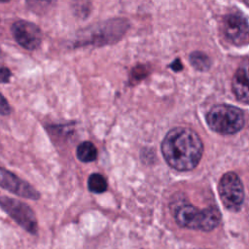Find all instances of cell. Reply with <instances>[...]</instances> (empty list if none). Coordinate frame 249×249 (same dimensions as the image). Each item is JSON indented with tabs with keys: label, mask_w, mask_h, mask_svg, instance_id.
Returning a JSON list of instances; mask_svg holds the SVG:
<instances>
[{
	"label": "cell",
	"mask_w": 249,
	"mask_h": 249,
	"mask_svg": "<svg viewBox=\"0 0 249 249\" xmlns=\"http://www.w3.org/2000/svg\"><path fill=\"white\" fill-rule=\"evenodd\" d=\"M77 158L83 161V162H90L93 161L96 157H97V150L95 146L89 142V141H85L82 142L78 147H77Z\"/></svg>",
	"instance_id": "30bf717a"
},
{
	"label": "cell",
	"mask_w": 249,
	"mask_h": 249,
	"mask_svg": "<svg viewBox=\"0 0 249 249\" xmlns=\"http://www.w3.org/2000/svg\"><path fill=\"white\" fill-rule=\"evenodd\" d=\"M232 91L236 98L247 104L249 101V89H248V76L244 67H240L236 70L232 78Z\"/></svg>",
	"instance_id": "9c48e42d"
},
{
	"label": "cell",
	"mask_w": 249,
	"mask_h": 249,
	"mask_svg": "<svg viewBox=\"0 0 249 249\" xmlns=\"http://www.w3.org/2000/svg\"><path fill=\"white\" fill-rule=\"evenodd\" d=\"M12 33L16 41L24 49L33 51L37 49L42 41L40 28L29 21L19 19L12 25Z\"/></svg>",
	"instance_id": "52a82bcc"
},
{
	"label": "cell",
	"mask_w": 249,
	"mask_h": 249,
	"mask_svg": "<svg viewBox=\"0 0 249 249\" xmlns=\"http://www.w3.org/2000/svg\"><path fill=\"white\" fill-rule=\"evenodd\" d=\"M243 2H244L246 5H248V2H249V0H243Z\"/></svg>",
	"instance_id": "e0dca14e"
},
{
	"label": "cell",
	"mask_w": 249,
	"mask_h": 249,
	"mask_svg": "<svg viewBox=\"0 0 249 249\" xmlns=\"http://www.w3.org/2000/svg\"><path fill=\"white\" fill-rule=\"evenodd\" d=\"M10 78H11L10 70L6 66L0 64V83H8L10 81Z\"/></svg>",
	"instance_id": "9a60e30c"
},
{
	"label": "cell",
	"mask_w": 249,
	"mask_h": 249,
	"mask_svg": "<svg viewBox=\"0 0 249 249\" xmlns=\"http://www.w3.org/2000/svg\"><path fill=\"white\" fill-rule=\"evenodd\" d=\"M208 126L215 132L229 135L239 131L245 124L244 114L238 107L230 104L213 106L206 116Z\"/></svg>",
	"instance_id": "3957f363"
},
{
	"label": "cell",
	"mask_w": 249,
	"mask_h": 249,
	"mask_svg": "<svg viewBox=\"0 0 249 249\" xmlns=\"http://www.w3.org/2000/svg\"><path fill=\"white\" fill-rule=\"evenodd\" d=\"M0 206L20 227L32 234L37 232V221L32 209L25 203L8 196L0 197Z\"/></svg>",
	"instance_id": "5b68a950"
},
{
	"label": "cell",
	"mask_w": 249,
	"mask_h": 249,
	"mask_svg": "<svg viewBox=\"0 0 249 249\" xmlns=\"http://www.w3.org/2000/svg\"><path fill=\"white\" fill-rule=\"evenodd\" d=\"M178 65L180 66V65H182V63H181V61H180V59H176L171 65H170V67L174 70V71H179V70H182V68H180V67H178Z\"/></svg>",
	"instance_id": "2e32d148"
},
{
	"label": "cell",
	"mask_w": 249,
	"mask_h": 249,
	"mask_svg": "<svg viewBox=\"0 0 249 249\" xmlns=\"http://www.w3.org/2000/svg\"><path fill=\"white\" fill-rule=\"evenodd\" d=\"M176 223L183 228L209 231L220 223L221 213L216 206L199 209L192 204L178 205L173 211Z\"/></svg>",
	"instance_id": "7a4b0ae2"
},
{
	"label": "cell",
	"mask_w": 249,
	"mask_h": 249,
	"mask_svg": "<svg viewBox=\"0 0 249 249\" xmlns=\"http://www.w3.org/2000/svg\"><path fill=\"white\" fill-rule=\"evenodd\" d=\"M223 31L226 38L237 46L248 43V20L240 12L228 14L223 19Z\"/></svg>",
	"instance_id": "8992f818"
},
{
	"label": "cell",
	"mask_w": 249,
	"mask_h": 249,
	"mask_svg": "<svg viewBox=\"0 0 249 249\" xmlns=\"http://www.w3.org/2000/svg\"><path fill=\"white\" fill-rule=\"evenodd\" d=\"M7 1H9V0H0V2H7Z\"/></svg>",
	"instance_id": "ac0fdd59"
},
{
	"label": "cell",
	"mask_w": 249,
	"mask_h": 249,
	"mask_svg": "<svg viewBox=\"0 0 249 249\" xmlns=\"http://www.w3.org/2000/svg\"><path fill=\"white\" fill-rule=\"evenodd\" d=\"M191 64L199 71H206L210 68V58L201 52H193L190 54Z\"/></svg>",
	"instance_id": "8fae6325"
},
{
	"label": "cell",
	"mask_w": 249,
	"mask_h": 249,
	"mask_svg": "<svg viewBox=\"0 0 249 249\" xmlns=\"http://www.w3.org/2000/svg\"><path fill=\"white\" fill-rule=\"evenodd\" d=\"M0 186L9 192L25 198L37 199L40 196V194L31 185L2 167H0Z\"/></svg>",
	"instance_id": "ba28073f"
},
{
	"label": "cell",
	"mask_w": 249,
	"mask_h": 249,
	"mask_svg": "<svg viewBox=\"0 0 249 249\" xmlns=\"http://www.w3.org/2000/svg\"><path fill=\"white\" fill-rule=\"evenodd\" d=\"M88 186L90 192L101 194L107 190V182L105 178L98 173H93L89 177Z\"/></svg>",
	"instance_id": "7c38bea8"
},
{
	"label": "cell",
	"mask_w": 249,
	"mask_h": 249,
	"mask_svg": "<svg viewBox=\"0 0 249 249\" xmlns=\"http://www.w3.org/2000/svg\"><path fill=\"white\" fill-rule=\"evenodd\" d=\"M196 249H202V248H196Z\"/></svg>",
	"instance_id": "d6986e66"
},
{
	"label": "cell",
	"mask_w": 249,
	"mask_h": 249,
	"mask_svg": "<svg viewBox=\"0 0 249 249\" xmlns=\"http://www.w3.org/2000/svg\"><path fill=\"white\" fill-rule=\"evenodd\" d=\"M161 153L172 168L188 171L198 164L203 153V144L197 133L191 128L175 127L164 136Z\"/></svg>",
	"instance_id": "6da1fadb"
},
{
	"label": "cell",
	"mask_w": 249,
	"mask_h": 249,
	"mask_svg": "<svg viewBox=\"0 0 249 249\" xmlns=\"http://www.w3.org/2000/svg\"><path fill=\"white\" fill-rule=\"evenodd\" d=\"M11 112L10 105L6 98L0 93V114L1 115H8Z\"/></svg>",
	"instance_id": "5bb4252c"
},
{
	"label": "cell",
	"mask_w": 249,
	"mask_h": 249,
	"mask_svg": "<svg viewBox=\"0 0 249 249\" xmlns=\"http://www.w3.org/2000/svg\"><path fill=\"white\" fill-rule=\"evenodd\" d=\"M56 0H26V3L34 13L43 14L48 12L54 4Z\"/></svg>",
	"instance_id": "4fadbf2b"
},
{
	"label": "cell",
	"mask_w": 249,
	"mask_h": 249,
	"mask_svg": "<svg viewBox=\"0 0 249 249\" xmlns=\"http://www.w3.org/2000/svg\"><path fill=\"white\" fill-rule=\"evenodd\" d=\"M218 191L220 198L230 211H238L244 201V191L242 183L234 172H227L219 182Z\"/></svg>",
	"instance_id": "277c9868"
}]
</instances>
